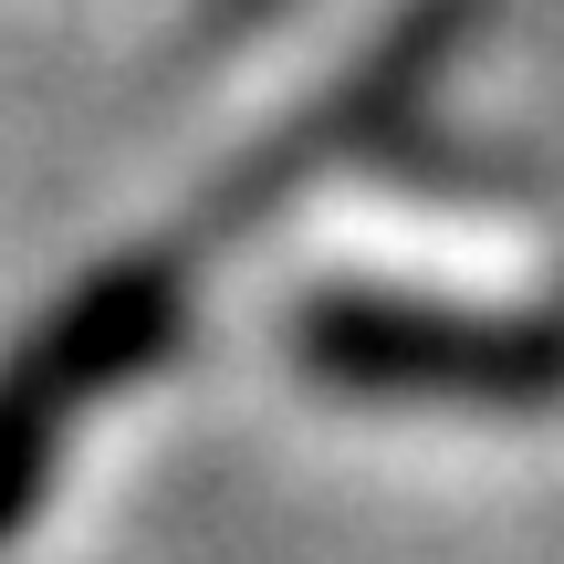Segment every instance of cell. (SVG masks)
Wrapping results in <instances>:
<instances>
[{"instance_id":"1","label":"cell","mask_w":564,"mask_h":564,"mask_svg":"<svg viewBox=\"0 0 564 564\" xmlns=\"http://www.w3.org/2000/svg\"><path fill=\"white\" fill-rule=\"evenodd\" d=\"M293 356L335 398L387 408H554L564 398V314L512 303H429L377 282H324L293 314Z\"/></svg>"},{"instance_id":"2","label":"cell","mask_w":564,"mask_h":564,"mask_svg":"<svg viewBox=\"0 0 564 564\" xmlns=\"http://www.w3.org/2000/svg\"><path fill=\"white\" fill-rule=\"evenodd\" d=\"M178 314H188V293H178L167 262H105V272H84L74 293L42 314V335H53L63 366L105 398V387L147 377V366L178 345Z\"/></svg>"},{"instance_id":"3","label":"cell","mask_w":564,"mask_h":564,"mask_svg":"<svg viewBox=\"0 0 564 564\" xmlns=\"http://www.w3.org/2000/svg\"><path fill=\"white\" fill-rule=\"evenodd\" d=\"M84 398H95V387L63 366V345L42 335V324L0 356V544L42 512V491H53V470H63V429H74Z\"/></svg>"}]
</instances>
